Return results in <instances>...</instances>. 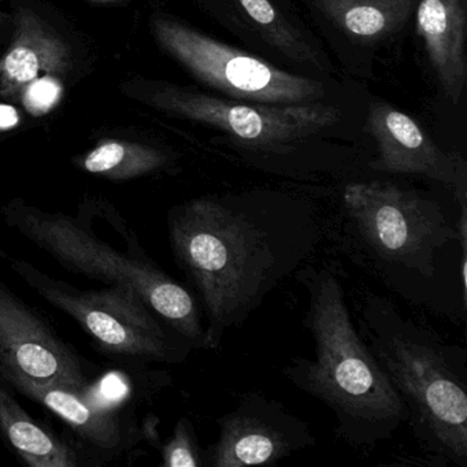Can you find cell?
<instances>
[{
	"mask_svg": "<svg viewBox=\"0 0 467 467\" xmlns=\"http://www.w3.org/2000/svg\"><path fill=\"white\" fill-rule=\"evenodd\" d=\"M295 275L307 292L303 325L316 355L291 358L283 376L333 412L337 439L371 450L407 423L406 404L360 337L336 273L302 266Z\"/></svg>",
	"mask_w": 467,
	"mask_h": 467,
	"instance_id": "obj_2",
	"label": "cell"
},
{
	"mask_svg": "<svg viewBox=\"0 0 467 467\" xmlns=\"http://www.w3.org/2000/svg\"><path fill=\"white\" fill-rule=\"evenodd\" d=\"M316 4L344 34L365 43L400 31L412 9V0H317Z\"/></svg>",
	"mask_w": 467,
	"mask_h": 467,
	"instance_id": "obj_16",
	"label": "cell"
},
{
	"mask_svg": "<svg viewBox=\"0 0 467 467\" xmlns=\"http://www.w3.org/2000/svg\"><path fill=\"white\" fill-rule=\"evenodd\" d=\"M20 121L21 117L17 109L7 105V103L0 102V132H5V130H13V128L18 127Z\"/></svg>",
	"mask_w": 467,
	"mask_h": 467,
	"instance_id": "obj_20",
	"label": "cell"
},
{
	"mask_svg": "<svg viewBox=\"0 0 467 467\" xmlns=\"http://www.w3.org/2000/svg\"><path fill=\"white\" fill-rule=\"evenodd\" d=\"M171 253L206 318L209 349L316 251V206L272 192L207 195L168 213Z\"/></svg>",
	"mask_w": 467,
	"mask_h": 467,
	"instance_id": "obj_1",
	"label": "cell"
},
{
	"mask_svg": "<svg viewBox=\"0 0 467 467\" xmlns=\"http://www.w3.org/2000/svg\"><path fill=\"white\" fill-rule=\"evenodd\" d=\"M13 272L53 307L69 316L102 351L141 363H182L193 347L166 327L124 286L80 289L46 275L24 259L5 255Z\"/></svg>",
	"mask_w": 467,
	"mask_h": 467,
	"instance_id": "obj_5",
	"label": "cell"
},
{
	"mask_svg": "<svg viewBox=\"0 0 467 467\" xmlns=\"http://www.w3.org/2000/svg\"><path fill=\"white\" fill-rule=\"evenodd\" d=\"M368 130L379 151L370 163L373 171L420 174L448 185L456 201L467 199L464 161L442 151L411 117L388 103L374 102L368 110Z\"/></svg>",
	"mask_w": 467,
	"mask_h": 467,
	"instance_id": "obj_11",
	"label": "cell"
},
{
	"mask_svg": "<svg viewBox=\"0 0 467 467\" xmlns=\"http://www.w3.org/2000/svg\"><path fill=\"white\" fill-rule=\"evenodd\" d=\"M72 59L67 43L29 10L18 13L12 46L0 59V99H16L43 78H58Z\"/></svg>",
	"mask_w": 467,
	"mask_h": 467,
	"instance_id": "obj_13",
	"label": "cell"
},
{
	"mask_svg": "<svg viewBox=\"0 0 467 467\" xmlns=\"http://www.w3.org/2000/svg\"><path fill=\"white\" fill-rule=\"evenodd\" d=\"M163 467H203V450L195 426L187 417L180 418L173 436L161 445Z\"/></svg>",
	"mask_w": 467,
	"mask_h": 467,
	"instance_id": "obj_19",
	"label": "cell"
},
{
	"mask_svg": "<svg viewBox=\"0 0 467 467\" xmlns=\"http://www.w3.org/2000/svg\"><path fill=\"white\" fill-rule=\"evenodd\" d=\"M92 2H111V0H92Z\"/></svg>",
	"mask_w": 467,
	"mask_h": 467,
	"instance_id": "obj_21",
	"label": "cell"
},
{
	"mask_svg": "<svg viewBox=\"0 0 467 467\" xmlns=\"http://www.w3.org/2000/svg\"><path fill=\"white\" fill-rule=\"evenodd\" d=\"M349 223L379 261L417 273L426 281L436 277L437 261L452 243V225L436 202L392 182H351L343 192Z\"/></svg>",
	"mask_w": 467,
	"mask_h": 467,
	"instance_id": "obj_6",
	"label": "cell"
},
{
	"mask_svg": "<svg viewBox=\"0 0 467 467\" xmlns=\"http://www.w3.org/2000/svg\"><path fill=\"white\" fill-rule=\"evenodd\" d=\"M360 337L409 411L415 440L429 455L467 467V352L406 318L392 302L368 295Z\"/></svg>",
	"mask_w": 467,
	"mask_h": 467,
	"instance_id": "obj_3",
	"label": "cell"
},
{
	"mask_svg": "<svg viewBox=\"0 0 467 467\" xmlns=\"http://www.w3.org/2000/svg\"><path fill=\"white\" fill-rule=\"evenodd\" d=\"M0 379L87 388L86 368L39 313L0 280Z\"/></svg>",
	"mask_w": 467,
	"mask_h": 467,
	"instance_id": "obj_10",
	"label": "cell"
},
{
	"mask_svg": "<svg viewBox=\"0 0 467 467\" xmlns=\"http://www.w3.org/2000/svg\"><path fill=\"white\" fill-rule=\"evenodd\" d=\"M0 217L65 269L135 292L166 327L190 341L193 349H209L195 295L163 272L136 237L130 253H121L78 218L46 212L21 199L5 204Z\"/></svg>",
	"mask_w": 467,
	"mask_h": 467,
	"instance_id": "obj_4",
	"label": "cell"
},
{
	"mask_svg": "<svg viewBox=\"0 0 467 467\" xmlns=\"http://www.w3.org/2000/svg\"><path fill=\"white\" fill-rule=\"evenodd\" d=\"M237 4L270 46L294 61L325 69L319 54L273 5L272 0H237Z\"/></svg>",
	"mask_w": 467,
	"mask_h": 467,
	"instance_id": "obj_18",
	"label": "cell"
},
{
	"mask_svg": "<svg viewBox=\"0 0 467 467\" xmlns=\"http://www.w3.org/2000/svg\"><path fill=\"white\" fill-rule=\"evenodd\" d=\"M7 384L12 389L58 415L81 440L84 447L102 461L121 455L140 440V431L135 423L125 420L119 412L105 404L89 400L87 388L28 379Z\"/></svg>",
	"mask_w": 467,
	"mask_h": 467,
	"instance_id": "obj_12",
	"label": "cell"
},
{
	"mask_svg": "<svg viewBox=\"0 0 467 467\" xmlns=\"http://www.w3.org/2000/svg\"><path fill=\"white\" fill-rule=\"evenodd\" d=\"M163 50L199 83L232 99L264 105H307L325 97L319 81L291 75L171 18L152 20Z\"/></svg>",
	"mask_w": 467,
	"mask_h": 467,
	"instance_id": "obj_8",
	"label": "cell"
},
{
	"mask_svg": "<svg viewBox=\"0 0 467 467\" xmlns=\"http://www.w3.org/2000/svg\"><path fill=\"white\" fill-rule=\"evenodd\" d=\"M139 99L166 113L217 128L239 144L270 157H292L303 143L340 121V110L319 102L264 105L226 100L185 87L146 84Z\"/></svg>",
	"mask_w": 467,
	"mask_h": 467,
	"instance_id": "obj_7",
	"label": "cell"
},
{
	"mask_svg": "<svg viewBox=\"0 0 467 467\" xmlns=\"http://www.w3.org/2000/svg\"><path fill=\"white\" fill-rule=\"evenodd\" d=\"M217 423L220 437L203 450L207 467L269 466L317 444L307 422L259 392L240 396Z\"/></svg>",
	"mask_w": 467,
	"mask_h": 467,
	"instance_id": "obj_9",
	"label": "cell"
},
{
	"mask_svg": "<svg viewBox=\"0 0 467 467\" xmlns=\"http://www.w3.org/2000/svg\"><path fill=\"white\" fill-rule=\"evenodd\" d=\"M169 158L154 147L127 140H105L81 160L87 173L114 182L138 179L162 171Z\"/></svg>",
	"mask_w": 467,
	"mask_h": 467,
	"instance_id": "obj_17",
	"label": "cell"
},
{
	"mask_svg": "<svg viewBox=\"0 0 467 467\" xmlns=\"http://www.w3.org/2000/svg\"><path fill=\"white\" fill-rule=\"evenodd\" d=\"M417 32L442 91L458 105L467 78L463 0H420Z\"/></svg>",
	"mask_w": 467,
	"mask_h": 467,
	"instance_id": "obj_15",
	"label": "cell"
},
{
	"mask_svg": "<svg viewBox=\"0 0 467 467\" xmlns=\"http://www.w3.org/2000/svg\"><path fill=\"white\" fill-rule=\"evenodd\" d=\"M0 440L31 467L97 466L102 459L87 448L59 437L37 422L13 396L12 388L0 379Z\"/></svg>",
	"mask_w": 467,
	"mask_h": 467,
	"instance_id": "obj_14",
	"label": "cell"
}]
</instances>
